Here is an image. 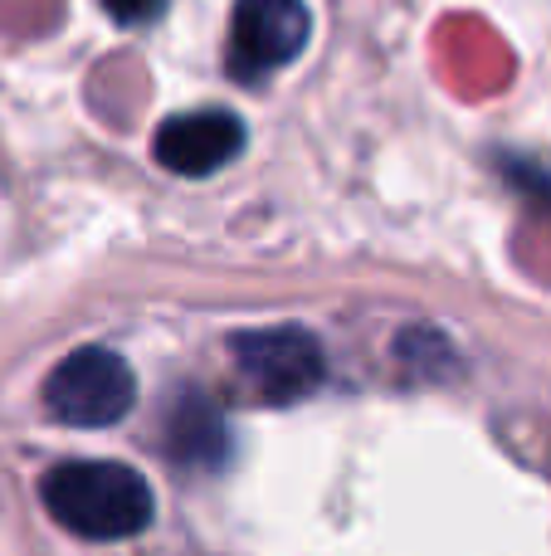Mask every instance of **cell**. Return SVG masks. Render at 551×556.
Here are the masks:
<instances>
[{
	"mask_svg": "<svg viewBox=\"0 0 551 556\" xmlns=\"http://www.w3.org/2000/svg\"><path fill=\"white\" fill-rule=\"evenodd\" d=\"M244 147V123L225 108H201V113H181L171 123L156 127L152 156L176 176H210L230 166Z\"/></svg>",
	"mask_w": 551,
	"mask_h": 556,
	"instance_id": "5b68a950",
	"label": "cell"
},
{
	"mask_svg": "<svg viewBox=\"0 0 551 556\" xmlns=\"http://www.w3.org/2000/svg\"><path fill=\"white\" fill-rule=\"evenodd\" d=\"M132 405H137V376L107 346H78L44 381V410L68 430H107Z\"/></svg>",
	"mask_w": 551,
	"mask_h": 556,
	"instance_id": "7a4b0ae2",
	"label": "cell"
},
{
	"mask_svg": "<svg viewBox=\"0 0 551 556\" xmlns=\"http://www.w3.org/2000/svg\"><path fill=\"white\" fill-rule=\"evenodd\" d=\"M166 0H103V10L117 20V25H146V20L162 15Z\"/></svg>",
	"mask_w": 551,
	"mask_h": 556,
	"instance_id": "52a82bcc",
	"label": "cell"
},
{
	"mask_svg": "<svg viewBox=\"0 0 551 556\" xmlns=\"http://www.w3.org/2000/svg\"><path fill=\"white\" fill-rule=\"evenodd\" d=\"M39 498L54 513L59 528L78 532L88 542L137 538L156 513L152 483L127 464L107 459H74L49 469L44 483H39Z\"/></svg>",
	"mask_w": 551,
	"mask_h": 556,
	"instance_id": "6da1fadb",
	"label": "cell"
},
{
	"mask_svg": "<svg viewBox=\"0 0 551 556\" xmlns=\"http://www.w3.org/2000/svg\"><path fill=\"white\" fill-rule=\"evenodd\" d=\"M166 450L185 469H215V464H225L230 430H225V415L215 410V401L185 391L171 405V415H166Z\"/></svg>",
	"mask_w": 551,
	"mask_h": 556,
	"instance_id": "8992f818",
	"label": "cell"
},
{
	"mask_svg": "<svg viewBox=\"0 0 551 556\" xmlns=\"http://www.w3.org/2000/svg\"><path fill=\"white\" fill-rule=\"evenodd\" d=\"M249 391L269 405H293L322 386V346L303 327H259L230 342Z\"/></svg>",
	"mask_w": 551,
	"mask_h": 556,
	"instance_id": "277c9868",
	"label": "cell"
},
{
	"mask_svg": "<svg viewBox=\"0 0 551 556\" xmlns=\"http://www.w3.org/2000/svg\"><path fill=\"white\" fill-rule=\"evenodd\" d=\"M312 15L303 0H240L230 15L225 68L240 84H259L264 74L293 64L308 49Z\"/></svg>",
	"mask_w": 551,
	"mask_h": 556,
	"instance_id": "3957f363",
	"label": "cell"
}]
</instances>
